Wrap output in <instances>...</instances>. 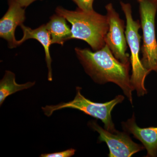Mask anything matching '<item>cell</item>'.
Listing matches in <instances>:
<instances>
[{"label":"cell","instance_id":"cell-13","mask_svg":"<svg viewBox=\"0 0 157 157\" xmlns=\"http://www.w3.org/2000/svg\"><path fill=\"white\" fill-rule=\"evenodd\" d=\"M76 150L70 148L64 151L50 154H44L40 156L41 157H70L75 154Z\"/></svg>","mask_w":157,"mask_h":157},{"label":"cell","instance_id":"cell-1","mask_svg":"<svg viewBox=\"0 0 157 157\" xmlns=\"http://www.w3.org/2000/svg\"><path fill=\"white\" fill-rule=\"evenodd\" d=\"M75 50L86 72L94 81L101 84L111 82L117 85L133 104L132 92L135 89L129 75L130 63H124L118 60L106 44L95 52L79 48Z\"/></svg>","mask_w":157,"mask_h":157},{"label":"cell","instance_id":"cell-14","mask_svg":"<svg viewBox=\"0 0 157 157\" xmlns=\"http://www.w3.org/2000/svg\"><path fill=\"white\" fill-rule=\"evenodd\" d=\"M76 3L78 9L83 11H91L94 10L93 3L94 0H72Z\"/></svg>","mask_w":157,"mask_h":157},{"label":"cell","instance_id":"cell-15","mask_svg":"<svg viewBox=\"0 0 157 157\" xmlns=\"http://www.w3.org/2000/svg\"><path fill=\"white\" fill-rule=\"evenodd\" d=\"M36 1L37 0H17L20 5L24 8L28 7Z\"/></svg>","mask_w":157,"mask_h":157},{"label":"cell","instance_id":"cell-10","mask_svg":"<svg viewBox=\"0 0 157 157\" xmlns=\"http://www.w3.org/2000/svg\"><path fill=\"white\" fill-rule=\"evenodd\" d=\"M20 26L23 31V35L22 38L20 40H17L18 46L29 39H36L42 44L45 50V60L48 70V81H52L51 66L52 59L50 53V47L52 45L51 38L46 27V25H43L38 28L34 29L29 27L25 26L23 24H21Z\"/></svg>","mask_w":157,"mask_h":157},{"label":"cell","instance_id":"cell-12","mask_svg":"<svg viewBox=\"0 0 157 157\" xmlns=\"http://www.w3.org/2000/svg\"><path fill=\"white\" fill-rule=\"evenodd\" d=\"M35 82H29L19 84L15 80V75L13 72L6 70L4 77L0 81V105L2 106L6 98L14 93L33 87Z\"/></svg>","mask_w":157,"mask_h":157},{"label":"cell","instance_id":"cell-9","mask_svg":"<svg viewBox=\"0 0 157 157\" xmlns=\"http://www.w3.org/2000/svg\"><path fill=\"white\" fill-rule=\"evenodd\" d=\"M124 131L132 134L140 140L147 151V157H157V127L141 128L137 125L135 114L127 121L122 123Z\"/></svg>","mask_w":157,"mask_h":157},{"label":"cell","instance_id":"cell-3","mask_svg":"<svg viewBox=\"0 0 157 157\" xmlns=\"http://www.w3.org/2000/svg\"><path fill=\"white\" fill-rule=\"evenodd\" d=\"M120 4L126 19L125 33L131 54V83L134 89L137 91V96L141 97L147 93L144 86V81L146 76L150 73L143 67L139 56L141 37L139 33V30L141 27V25L139 21H135L133 19L132 6L129 3L121 2Z\"/></svg>","mask_w":157,"mask_h":157},{"label":"cell","instance_id":"cell-6","mask_svg":"<svg viewBox=\"0 0 157 157\" xmlns=\"http://www.w3.org/2000/svg\"><path fill=\"white\" fill-rule=\"evenodd\" d=\"M89 126L99 134L98 140L106 143L109 149V157H130L143 150V145L135 143L129 136V133L117 131L112 133L99 125L96 121L89 122Z\"/></svg>","mask_w":157,"mask_h":157},{"label":"cell","instance_id":"cell-11","mask_svg":"<svg viewBox=\"0 0 157 157\" xmlns=\"http://www.w3.org/2000/svg\"><path fill=\"white\" fill-rule=\"evenodd\" d=\"M46 26L50 35L52 44L63 45L65 42L71 39V29L67 24V19L63 16L55 14Z\"/></svg>","mask_w":157,"mask_h":157},{"label":"cell","instance_id":"cell-4","mask_svg":"<svg viewBox=\"0 0 157 157\" xmlns=\"http://www.w3.org/2000/svg\"><path fill=\"white\" fill-rule=\"evenodd\" d=\"M81 88L76 87V96L73 101L67 103H61L56 105L42 107L44 114L47 117L52 115L54 111L64 108H72L80 110L85 114L98 119L104 124V128L113 133L117 130L113 122L111 112L117 104L124 99L123 96H117L113 100L105 103H95L85 98L81 93Z\"/></svg>","mask_w":157,"mask_h":157},{"label":"cell","instance_id":"cell-5","mask_svg":"<svg viewBox=\"0 0 157 157\" xmlns=\"http://www.w3.org/2000/svg\"><path fill=\"white\" fill-rule=\"evenodd\" d=\"M139 4L140 25L143 31L141 63L149 72L157 73V42L155 29V18L157 11V0H137Z\"/></svg>","mask_w":157,"mask_h":157},{"label":"cell","instance_id":"cell-7","mask_svg":"<svg viewBox=\"0 0 157 157\" xmlns=\"http://www.w3.org/2000/svg\"><path fill=\"white\" fill-rule=\"evenodd\" d=\"M105 9L109 27L105 38L106 44L118 60L124 63H130L129 54L126 52L124 21L120 17L111 3L106 5Z\"/></svg>","mask_w":157,"mask_h":157},{"label":"cell","instance_id":"cell-8","mask_svg":"<svg viewBox=\"0 0 157 157\" xmlns=\"http://www.w3.org/2000/svg\"><path fill=\"white\" fill-rule=\"evenodd\" d=\"M25 19L24 7L17 0H9V9L0 21V37L8 42L9 48L18 46L15 31L17 26L23 24Z\"/></svg>","mask_w":157,"mask_h":157},{"label":"cell","instance_id":"cell-2","mask_svg":"<svg viewBox=\"0 0 157 157\" xmlns=\"http://www.w3.org/2000/svg\"><path fill=\"white\" fill-rule=\"evenodd\" d=\"M56 14L65 17L72 25L71 39L83 40L93 50H100L106 45L105 38L109 30L107 16L96 12L79 9L70 11L58 7Z\"/></svg>","mask_w":157,"mask_h":157}]
</instances>
